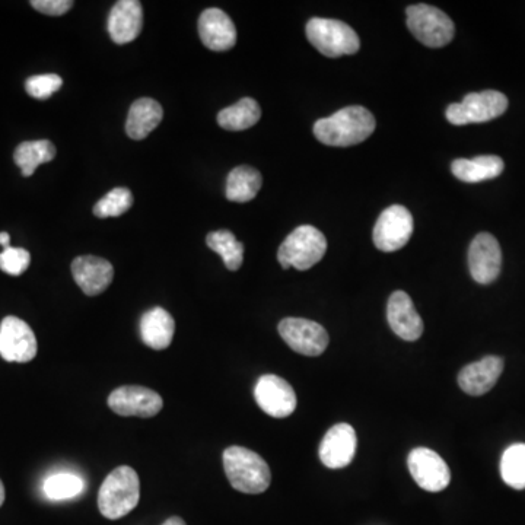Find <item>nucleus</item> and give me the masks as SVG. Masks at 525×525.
<instances>
[{
  "label": "nucleus",
  "instance_id": "nucleus-27",
  "mask_svg": "<svg viewBox=\"0 0 525 525\" xmlns=\"http://www.w3.org/2000/svg\"><path fill=\"white\" fill-rule=\"evenodd\" d=\"M206 244L210 250L222 257L228 270L235 272L240 269L244 262V244L240 243L231 231L221 229L210 232L206 237Z\"/></svg>",
  "mask_w": 525,
  "mask_h": 525
},
{
  "label": "nucleus",
  "instance_id": "nucleus-19",
  "mask_svg": "<svg viewBox=\"0 0 525 525\" xmlns=\"http://www.w3.org/2000/svg\"><path fill=\"white\" fill-rule=\"evenodd\" d=\"M387 318L391 330L407 342H415L423 334L422 318L406 292L396 291L388 299Z\"/></svg>",
  "mask_w": 525,
  "mask_h": 525
},
{
  "label": "nucleus",
  "instance_id": "nucleus-5",
  "mask_svg": "<svg viewBox=\"0 0 525 525\" xmlns=\"http://www.w3.org/2000/svg\"><path fill=\"white\" fill-rule=\"evenodd\" d=\"M308 41L323 56L342 57L358 53L361 47L358 34L345 22L329 18H313L308 21Z\"/></svg>",
  "mask_w": 525,
  "mask_h": 525
},
{
  "label": "nucleus",
  "instance_id": "nucleus-13",
  "mask_svg": "<svg viewBox=\"0 0 525 525\" xmlns=\"http://www.w3.org/2000/svg\"><path fill=\"white\" fill-rule=\"evenodd\" d=\"M407 467L418 486L428 492H441L450 485V467L429 448H415L407 458Z\"/></svg>",
  "mask_w": 525,
  "mask_h": 525
},
{
  "label": "nucleus",
  "instance_id": "nucleus-21",
  "mask_svg": "<svg viewBox=\"0 0 525 525\" xmlns=\"http://www.w3.org/2000/svg\"><path fill=\"white\" fill-rule=\"evenodd\" d=\"M140 337L148 348L164 350L171 345L175 333L173 315L161 307L146 311L140 318Z\"/></svg>",
  "mask_w": 525,
  "mask_h": 525
},
{
  "label": "nucleus",
  "instance_id": "nucleus-2",
  "mask_svg": "<svg viewBox=\"0 0 525 525\" xmlns=\"http://www.w3.org/2000/svg\"><path fill=\"white\" fill-rule=\"evenodd\" d=\"M224 469L232 488L250 495L266 492L272 482L269 464L254 451L237 445L224 451Z\"/></svg>",
  "mask_w": 525,
  "mask_h": 525
},
{
  "label": "nucleus",
  "instance_id": "nucleus-29",
  "mask_svg": "<svg viewBox=\"0 0 525 525\" xmlns=\"http://www.w3.org/2000/svg\"><path fill=\"white\" fill-rule=\"evenodd\" d=\"M504 482L512 489H525V444L511 445L501 460Z\"/></svg>",
  "mask_w": 525,
  "mask_h": 525
},
{
  "label": "nucleus",
  "instance_id": "nucleus-15",
  "mask_svg": "<svg viewBox=\"0 0 525 525\" xmlns=\"http://www.w3.org/2000/svg\"><path fill=\"white\" fill-rule=\"evenodd\" d=\"M356 432L348 423L334 425L320 444V460L329 469H343L352 463L356 453Z\"/></svg>",
  "mask_w": 525,
  "mask_h": 525
},
{
  "label": "nucleus",
  "instance_id": "nucleus-22",
  "mask_svg": "<svg viewBox=\"0 0 525 525\" xmlns=\"http://www.w3.org/2000/svg\"><path fill=\"white\" fill-rule=\"evenodd\" d=\"M164 119V110L158 101L152 98H140L132 104L127 117L126 133L130 139L148 138Z\"/></svg>",
  "mask_w": 525,
  "mask_h": 525
},
{
  "label": "nucleus",
  "instance_id": "nucleus-36",
  "mask_svg": "<svg viewBox=\"0 0 525 525\" xmlns=\"http://www.w3.org/2000/svg\"><path fill=\"white\" fill-rule=\"evenodd\" d=\"M5 502V486H3L2 480H0V507Z\"/></svg>",
  "mask_w": 525,
  "mask_h": 525
},
{
  "label": "nucleus",
  "instance_id": "nucleus-35",
  "mask_svg": "<svg viewBox=\"0 0 525 525\" xmlns=\"http://www.w3.org/2000/svg\"><path fill=\"white\" fill-rule=\"evenodd\" d=\"M162 525H187L186 521L183 520V518L180 517H171L168 518L167 521H165Z\"/></svg>",
  "mask_w": 525,
  "mask_h": 525
},
{
  "label": "nucleus",
  "instance_id": "nucleus-9",
  "mask_svg": "<svg viewBox=\"0 0 525 525\" xmlns=\"http://www.w3.org/2000/svg\"><path fill=\"white\" fill-rule=\"evenodd\" d=\"M413 234V216L402 205H393L384 210L375 224V247L384 253H393L409 243Z\"/></svg>",
  "mask_w": 525,
  "mask_h": 525
},
{
  "label": "nucleus",
  "instance_id": "nucleus-20",
  "mask_svg": "<svg viewBox=\"0 0 525 525\" xmlns=\"http://www.w3.org/2000/svg\"><path fill=\"white\" fill-rule=\"evenodd\" d=\"M504 372V359L499 356H486L461 369L458 385L470 396H483L489 393Z\"/></svg>",
  "mask_w": 525,
  "mask_h": 525
},
{
  "label": "nucleus",
  "instance_id": "nucleus-1",
  "mask_svg": "<svg viewBox=\"0 0 525 525\" xmlns=\"http://www.w3.org/2000/svg\"><path fill=\"white\" fill-rule=\"evenodd\" d=\"M377 123L371 111L361 105H350L314 124L315 138L327 146L348 148L364 142L374 133Z\"/></svg>",
  "mask_w": 525,
  "mask_h": 525
},
{
  "label": "nucleus",
  "instance_id": "nucleus-32",
  "mask_svg": "<svg viewBox=\"0 0 525 525\" xmlns=\"http://www.w3.org/2000/svg\"><path fill=\"white\" fill-rule=\"evenodd\" d=\"M30 263L31 254L25 248L8 247L0 253V270L6 275L21 276Z\"/></svg>",
  "mask_w": 525,
  "mask_h": 525
},
{
  "label": "nucleus",
  "instance_id": "nucleus-3",
  "mask_svg": "<svg viewBox=\"0 0 525 525\" xmlns=\"http://www.w3.org/2000/svg\"><path fill=\"white\" fill-rule=\"evenodd\" d=\"M140 480L129 466H120L108 474L98 493V508L108 520H119L138 507Z\"/></svg>",
  "mask_w": 525,
  "mask_h": 525
},
{
  "label": "nucleus",
  "instance_id": "nucleus-6",
  "mask_svg": "<svg viewBox=\"0 0 525 525\" xmlns=\"http://www.w3.org/2000/svg\"><path fill=\"white\" fill-rule=\"evenodd\" d=\"M406 14L410 33L425 46L438 49L453 41L454 22L441 9L419 3V5L409 6Z\"/></svg>",
  "mask_w": 525,
  "mask_h": 525
},
{
  "label": "nucleus",
  "instance_id": "nucleus-34",
  "mask_svg": "<svg viewBox=\"0 0 525 525\" xmlns=\"http://www.w3.org/2000/svg\"><path fill=\"white\" fill-rule=\"evenodd\" d=\"M0 245H2L3 250L11 247V235L8 232H0Z\"/></svg>",
  "mask_w": 525,
  "mask_h": 525
},
{
  "label": "nucleus",
  "instance_id": "nucleus-31",
  "mask_svg": "<svg viewBox=\"0 0 525 525\" xmlns=\"http://www.w3.org/2000/svg\"><path fill=\"white\" fill-rule=\"evenodd\" d=\"M63 79L54 73L47 75H35L25 81V91L35 100H49L52 95L56 94L62 88Z\"/></svg>",
  "mask_w": 525,
  "mask_h": 525
},
{
  "label": "nucleus",
  "instance_id": "nucleus-28",
  "mask_svg": "<svg viewBox=\"0 0 525 525\" xmlns=\"http://www.w3.org/2000/svg\"><path fill=\"white\" fill-rule=\"evenodd\" d=\"M85 480L75 473L62 472L52 474L43 483V492L50 501H68L82 495Z\"/></svg>",
  "mask_w": 525,
  "mask_h": 525
},
{
  "label": "nucleus",
  "instance_id": "nucleus-16",
  "mask_svg": "<svg viewBox=\"0 0 525 525\" xmlns=\"http://www.w3.org/2000/svg\"><path fill=\"white\" fill-rule=\"evenodd\" d=\"M76 285L88 297H97L107 291L114 279V267L108 260L97 256L76 257L72 263Z\"/></svg>",
  "mask_w": 525,
  "mask_h": 525
},
{
  "label": "nucleus",
  "instance_id": "nucleus-4",
  "mask_svg": "<svg viewBox=\"0 0 525 525\" xmlns=\"http://www.w3.org/2000/svg\"><path fill=\"white\" fill-rule=\"evenodd\" d=\"M327 251L323 232L311 225H301L280 244L278 260L283 269L308 270L320 263Z\"/></svg>",
  "mask_w": 525,
  "mask_h": 525
},
{
  "label": "nucleus",
  "instance_id": "nucleus-11",
  "mask_svg": "<svg viewBox=\"0 0 525 525\" xmlns=\"http://www.w3.org/2000/svg\"><path fill=\"white\" fill-rule=\"evenodd\" d=\"M108 406L116 415L124 418H154L164 407V400L151 388L123 385L108 396Z\"/></svg>",
  "mask_w": 525,
  "mask_h": 525
},
{
  "label": "nucleus",
  "instance_id": "nucleus-12",
  "mask_svg": "<svg viewBox=\"0 0 525 525\" xmlns=\"http://www.w3.org/2000/svg\"><path fill=\"white\" fill-rule=\"evenodd\" d=\"M254 399L266 415L276 419L288 418L297 409L294 388L278 375L260 377L254 387Z\"/></svg>",
  "mask_w": 525,
  "mask_h": 525
},
{
  "label": "nucleus",
  "instance_id": "nucleus-18",
  "mask_svg": "<svg viewBox=\"0 0 525 525\" xmlns=\"http://www.w3.org/2000/svg\"><path fill=\"white\" fill-rule=\"evenodd\" d=\"M143 11L138 0H120L108 15L107 30L116 44H129L142 33Z\"/></svg>",
  "mask_w": 525,
  "mask_h": 525
},
{
  "label": "nucleus",
  "instance_id": "nucleus-14",
  "mask_svg": "<svg viewBox=\"0 0 525 525\" xmlns=\"http://www.w3.org/2000/svg\"><path fill=\"white\" fill-rule=\"evenodd\" d=\"M469 267L473 279L489 285L498 279L502 269V251L498 240L488 232L476 235L469 248Z\"/></svg>",
  "mask_w": 525,
  "mask_h": 525
},
{
  "label": "nucleus",
  "instance_id": "nucleus-17",
  "mask_svg": "<svg viewBox=\"0 0 525 525\" xmlns=\"http://www.w3.org/2000/svg\"><path fill=\"white\" fill-rule=\"evenodd\" d=\"M202 43L212 52H228L237 44L234 22L222 9H206L199 18Z\"/></svg>",
  "mask_w": 525,
  "mask_h": 525
},
{
  "label": "nucleus",
  "instance_id": "nucleus-24",
  "mask_svg": "<svg viewBox=\"0 0 525 525\" xmlns=\"http://www.w3.org/2000/svg\"><path fill=\"white\" fill-rule=\"evenodd\" d=\"M263 178L259 171L248 165L234 168L227 178V199L235 203H247L262 189Z\"/></svg>",
  "mask_w": 525,
  "mask_h": 525
},
{
  "label": "nucleus",
  "instance_id": "nucleus-33",
  "mask_svg": "<svg viewBox=\"0 0 525 525\" xmlns=\"http://www.w3.org/2000/svg\"><path fill=\"white\" fill-rule=\"evenodd\" d=\"M31 6L35 11L50 17H62L72 9V0H33Z\"/></svg>",
  "mask_w": 525,
  "mask_h": 525
},
{
  "label": "nucleus",
  "instance_id": "nucleus-7",
  "mask_svg": "<svg viewBox=\"0 0 525 525\" xmlns=\"http://www.w3.org/2000/svg\"><path fill=\"white\" fill-rule=\"evenodd\" d=\"M507 95L499 91L472 92L458 104L448 105L445 116L454 126H466L472 123H486L501 117L507 111Z\"/></svg>",
  "mask_w": 525,
  "mask_h": 525
},
{
  "label": "nucleus",
  "instance_id": "nucleus-26",
  "mask_svg": "<svg viewBox=\"0 0 525 525\" xmlns=\"http://www.w3.org/2000/svg\"><path fill=\"white\" fill-rule=\"evenodd\" d=\"M262 117V108L253 98H243L237 104L219 111L218 124L225 130L240 132L259 123Z\"/></svg>",
  "mask_w": 525,
  "mask_h": 525
},
{
  "label": "nucleus",
  "instance_id": "nucleus-10",
  "mask_svg": "<svg viewBox=\"0 0 525 525\" xmlns=\"http://www.w3.org/2000/svg\"><path fill=\"white\" fill-rule=\"evenodd\" d=\"M37 337L21 318L9 315L0 323V356L6 362L27 364L37 356Z\"/></svg>",
  "mask_w": 525,
  "mask_h": 525
},
{
  "label": "nucleus",
  "instance_id": "nucleus-23",
  "mask_svg": "<svg viewBox=\"0 0 525 525\" xmlns=\"http://www.w3.org/2000/svg\"><path fill=\"white\" fill-rule=\"evenodd\" d=\"M505 164L496 155H482L473 159H455L451 164L454 177L464 183H482L504 173Z\"/></svg>",
  "mask_w": 525,
  "mask_h": 525
},
{
  "label": "nucleus",
  "instance_id": "nucleus-8",
  "mask_svg": "<svg viewBox=\"0 0 525 525\" xmlns=\"http://www.w3.org/2000/svg\"><path fill=\"white\" fill-rule=\"evenodd\" d=\"M278 330L286 345L304 356H320L329 346V333L315 321L305 318H283Z\"/></svg>",
  "mask_w": 525,
  "mask_h": 525
},
{
  "label": "nucleus",
  "instance_id": "nucleus-30",
  "mask_svg": "<svg viewBox=\"0 0 525 525\" xmlns=\"http://www.w3.org/2000/svg\"><path fill=\"white\" fill-rule=\"evenodd\" d=\"M133 205V194L129 189L117 187L105 194L103 199L94 206V215L97 218H119Z\"/></svg>",
  "mask_w": 525,
  "mask_h": 525
},
{
  "label": "nucleus",
  "instance_id": "nucleus-25",
  "mask_svg": "<svg viewBox=\"0 0 525 525\" xmlns=\"http://www.w3.org/2000/svg\"><path fill=\"white\" fill-rule=\"evenodd\" d=\"M56 146L50 140H30L22 142L14 152V161L24 177L34 175L40 165L53 161Z\"/></svg>",
  "mask_w": 525,
  "mask_h": 525
}]
</instances>
